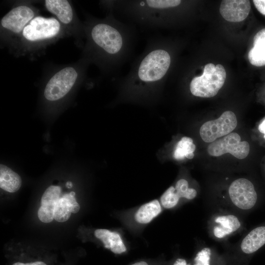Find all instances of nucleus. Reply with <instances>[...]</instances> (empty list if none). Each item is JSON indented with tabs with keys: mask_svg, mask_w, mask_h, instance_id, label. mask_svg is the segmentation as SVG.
Masks as SVG:
<instances>
[{
	"mask_svg": "<svg viewBox=\"0 0 265 265\" xmlns=\"http://www.w3.org/2000/svg\"><path fill=\"white\" fill-rule=\"evenodd\" d=\"M196 146L193 139L189 137H183L177 143L173 153V157L176 160H182L186 158L192 159L194 156V152Z\"/></svg>",
	"mask_w": 265,
	"mask_h": 265,
	"instance_id": "18",
	"label": "nucleus"
},
{
	"mask_svg": "<svg viewBox=\"0 0 265 265\" xmlns=\"http://www.w3.org/2000/svg\"><path fill=\"white\" fill-rule=\"evenodd\" d=\"M248 59L254 66L265 65V49L253 46L248 53Z\"/></svg>",
	"mask_w": 265,
	"mask_h": 265,
	"instance_id": "22",
	"label": "nucleus"
},
{
	"mask_svg": "<svg viewBox=\"0 0 265 265\" xmlns=\"http://www.w3.org/2000/svg\"><path fill=\"white\" fill-rule=\"evenodd\" d=\"M180 200L181 199L176 193L175 187L172 186L161 195L159 201L164 209H171L175 208Z\"/></svg>",
	"mask_w": 265,
	"mask_h": 265,
	"instance_id": "21",
	"label": "nucleus"
},
{
	"mask_svg": "<svg viewBox=\"0 0 265 265\" xmlns=\"http://www.w3.org/2000/svg\"><path fill=\"white\" fill-rule=\"evenodd\" d=\"M253 45L254 47L265 49V28L260 30L255 35Z\"/></svg>",
	"mask_w": 265,
	"mask_h": 265,
	"instance_id": "25",
	"label": "nucleus"
},
{
	"mask_svg": "<svg viewBox=\"0 0 265 265\" xmlns=\"http://www.w3.org/2000/svg\"><path fill=\"white\" fill-rule=\"evenodd\" d=\"M172 45L160 35L149 38L144 50L133 60L124 77L123 89L143 93L160 89L172 65Z\"/></svg>",
	"mask_w": 265,
	"mask_h": 265,
	"instance_id": "2",
	"label": "nucleus"
},
{
	"mask_svg": "<svg viewBox=\"0 0 265 265\" xmlns=\"http://www.w3.org/2000/svg\"><path fill=\"white\" fill-rule=\"evenodd\" d=\"M241 226L239 219L233 214L218 215L214 218L211 232L216 239H223L237 231Z\"/></svg>",
	"mask_w": 265,
	"mask_h": 265,
	"instance_id": "11",
	"label": "nucleus"
},
{
	"mask_svg": "<svg viewBox=\"0 0 265 265\" xmlns=\"http://www.w3.org/2000/svg\"><path fill=\"white\" fill-rule=\"evenodd\" d=\"M95 237L100 240L106 248L116 254H121L127 250L125 242L118 232L106 229H97L94 231Z\"/></svg>",
	"mask_w": 265,
	"mask_h": 265,
	"instance_id": "14",
	"label": "nucleus"
},
{
	"mask_svg": "<svg viewBox=\"0 0 265 265\" xmlns=\"http://www.w3.org/2000/svg\"><path fill=\"white\" fill-rule=\"evenodd\" d=\"M79 77V71L74 67L59 70L48 81L44 90L45 98L50 101L61 99L69 93Z\"/></svg>",
	"mask_w": 265,
	"mask_h": 265,
	"instance_id": "5",
	"label": "nucleus"
},
{
	"mask_svg": "<svg viewBox=\"0 0 265 265\" xmlns=\"http://www.w3.org/2000/svg\"><path fill=\"white\" fill-rule=\"evenodd\" d=\"M89 60L108 73L119 70L132 57L137 40L135 25L109 12L104 19H90L85 27Z\"/></svg>",
	"mask_w": 265,
	"mask_h": 265,
	"instance_id": "1",
	"label": "nucleus"
},
{
	"mask_svg": "<svg viewBox=\"0 0 265 265\" xmlns=\"http://www.w3.org/2000/svg\"><path fill=\"white\" fill-rule=\"evenodd\" d=\"M46 8L53 14L62 25L69 26L74 21L73 8L69 1L66 0H46Z\"/></svg>",
	"mask_w": 265,
	"mask_h": 265,
	"instance_id": "13",
	"label": "nucleus"
},
{
	"mask_svg": "<svg viewBox=\"0 0 265 265\" xmlns=\"http://www.w3.org/2000/svg\"><path fill=\"white\" fill-rule=\"evenodd\" d=\"M72 183L71 182H67L66 184V186L68 188H71L72 187Z\"/></svg>",
	"mask_w": 265,
	"mask_h": 265,
	"instance_id": "31",
	"label": "nucleus"
},
{
	"mask_svg": "<svg viewBox=\"0 0 265 265\" xmlns=\"http://www.w3.org/2000/svg\"><path fill=\"white\" fill-rule=\"evenodd\" d=\"M251 9L248 0H224L221 2L219 11L226 21L238 22L248 16Z\"/></svg>",
	"mask_w": 265,
	"mask_h": 265,
	"instance_id": "10",
	"label": "nucleus"
},
{
	"mask_svg": "<svg viewBox=\"0 0 265 265\" xmlns=\"http://www.w3.org/2000/svg\"><path fill=\"white\" fill-rule=\"evenodd\" d=\"M228 195L232 204L242 211L252 209L258 200L253 183L245 178H239L232 182L228 189Z\"/></svg>",
	"mask_w": 265,
	"mask_h": 265,
	"instance_id": "9",
	"label": "nucleus"
},
{
	"mask_svg": "<svg viewBox=\"0 0 265 265\" xmlns=\"http://www.w3.org/2000/svg\"><path fill=\"white\" fill-rule=\"evenodd\" d=\"M175 191L181 199L191 200L197 196V192L195 189L189 187L188 181L184 179L178 180L175 186Z\"/></svg>",
	"mask_w": 265,
	"mask_h": 265,
	"instance_id": "20",
	"label": "nucleus"
},
{
	"mask_svg": "<svg viewBox=\"0 0 265 265\" xmlns=\"http://www.w3.org/2000/svg\"><path fill=\"white\" fill-rule=\"evenodd\" d=\"M258 129L261 133L264 134V138H265V118L259 125Z\"/></svg>",
	"mask_w": 265,
	"mask_h": 265,
	"instance_id": "29",
	"label": "nucleus"
},
{
	"mask_svg": "<svg viewBox=\"0 0 265 265\" xmlns=\"http://www.w3.org/2000/svg\"><path fill=\"white\" fill-rule=\"evenodd\" d=\"M61 191L60 186H51L44 192L38 211V218L42 222L50 223L54 219V208Z\"/></svg>",
	"mask_w": 265,
	"mask_h": 265,
	"instance_id": "12",
	"label": "nucleus"
},
{
	"mask_svg": "<svg viewBox=\"0 0 265 265\" xmlns=\"http://www.w3.org/2000/svg\"><path fill=\"white\" fill-rule=\"evenodd\" d=\"M237 124L235 114L231 111H226L217 119L203 124L200 128V135L204 141L212 143L218 138L230 133Z\"/></svg>",
	"mask_w": 265,
	"mask_h": 265,
	"instance_id": "8",
	"label": "nucleus"
},
{
	"mask_svg": "<svg viewBox=\"0 0 265 265\" xmlns=\"http://www.w3.org/2000/svg\"><path fill=\"white\" fill-rule=\"evenodd\" d=\"M212 255L210 248H202L196 253L193 260V265H212Z\"/></svg>",
	"mask_w": 265,
	"mask_h": 265,
	"instance_id": "23",
	"label": "nucleus"
},
{
	"mask_svg": "<svg viewBox=\"0 0 265 265\" xmlns=\"http://www.w3.org/2000/svg\"><path fill=\"white\" fill-rule=\"evenodd\" d=\"M22 185V179L16 172L5 165H0V187L9 192L18 191Z\"/></svg>",
	"mask_w": 265,
	"mask_h": 265,
	"instance_id": "17",
	"label": "nucleus"
},
{
	"mask_svg": "<svg viewBox=\"0 0 265 265\" xmlns=\"http://www.w3.org/2000/svg\"><path fill=\"white\" fill-rule=\"evenodd\" d=\"M162 208L160 201L157 199L143 204L133 212V221L138 225L148 224L161 213Z\"/></svg>",
	"mask_w": 265,
	"mask_h": 265,
	"instance_id": "16",
	"label": "nucleus"
},
{
	"mask_svg": "<svg viewBox=\"0 0 265 265\" xmlns=\"http://www.w3.org/2000/svg\"><path fill=\"white\" fill-rule=\"evenodd\" d=\"M132 265H148V263L145 261H139L136 262Z\"/></svg>",
	"mask_w": 265,
	"mask_h": 265,
	"instance_id": "30",
	"label": "nucleus"
},
{
	"mask_svg": "<svg viewBox=\"0 0 265 265\" xmlns=\"http://www.w3.org/2000/svg\"><path fill=\"white\" fill-rule=\"evenodd\" d=\"M226 77V71L222 65L207 64L204 67L202 75L195 76L190 80V91L196 97H212L223 86Z\"/></svg>",
	"mask_w": 265,
	"mask_h": 265,
	"instance_id": "3",
	"label": "nucleus"
},
{
	"mask_svg": "<svg viewBox=\"0 0 265 265\" xmlns=\"http://www.w3.org/2000/svg\"><path fill=\"white\" fill-rule=\"evenodd\" d=\"M253 2L257 10L265 15V0H254Z\"/></svg>",
	"mask_w": 265,
	"mask_h": 265,
	"instance_id": "26",
	"label": "nucleus"
},
{
	"mask_svg": "<svg viewBox=\"0 0 265 265\" xmlns=\"http://www.w3.org/2000/svg\"><path fill=\"white\" fill-rule=\"evenodd\" d=\"M250 146L246 141H241L238 134L230 133L212 142L208 147L209 154L213 157H219L230 153L238 159H243L249 154Z\"/></svg>",
	"mask_w": 265,
	"mask_h": 265,
	"instance_id": "7",
	"label": "nucleus"
},
{
	"mask_svg": "<svg viewBox=\"0 0 265 265\" xmlns=\"http://www.w3.org/2000/svg\"><path fill=\"white\" fill-rule=\"evenodd\" d=\"M62 25L54 17L35 16L24 28L20 36L28 45L42 44L59 36Z\"/></svg>",
	"mask_w": 265,
	"mask_h": 265,
	"instance_id": "4",
	"label": "nucleus"
},
{
	"mask_svg": "<svg viewBox=\"0 0 265 265\" xmlns=\"http://www.w3.org/2000/svg\"><path fill=\"white\" fill-rule=\"evenodd\" d=\"M62 196L68 199L71 207L72 212L74 213H77L80 210V206L76 201L75 192L71 191L69 193L64 194Z\"/></svg>",
	"mask_w": 265,
	"mask_h": 265,
	"instance_id": "24",
	"label": "nucleus"
},
{
	"mask_svg": "<svg viewBox=\"0 0 265 265\" xmlns=\"http://www.w3.org/2000/svg\"><path fill=\"white\" fill-rule=\"evenodd\" d=\"M12 265H47L45 263L41 261H37L31 263H15Z\"/></svg>",
	"mask_w": 265,
	"mask_h": 265,
	"instance_id": "27",
	"label": "nucleus"
},
{
	"mask_svg": "<svg viewBox=\"0 0 265 265\" xmlns=\"http://www.w3.org/2000/svg\"><path fill=\"white\" fill-rule=\"evenodd\" d=\"M173 265H190L187 261L183 258H178L174 262Z\"/></svg>",
	"mask_w": 265,
	"mask_h": 265,
	"instance_id": "28",
	"label": "nucleus"
},
{
	"mask_svg": "<svg viewBox=\"0 0 265 265\" xmlns=\"http://www.w3.org/2000/svg\"><path fill=\"white\" fill-rule=\"evenodd\" d=\"M71 213L68 199L63 196L59 198L55 206L54 219L58 222H65L69 219Z\"/></svg>",
	"mask_w": 265,
	"mask_h": 265,
	"instance_id": "19",
	"label": "nucleus"
},
{
	"mask_svg": "<svg viewBox=\"0 0 265 265\" xmlns=\"http://www.w3.org/2000/svg\"><path fill=\"white\" fill-rule=\"evenodd\" d=\"M265 244V226L256 227L241 240L239 248L246 255H251Z\"/></svg>",
	"mask_w": 265,
	"mask_h": 265,
	"instance_id": "15",
	"label": "nucleus"
},
{
	"mask_svg": "<svg viewBox=\"0 0 265 265\" xmlns=\"http://www.w3.org/2000/svg\"><path fill=\"white\" fill-rule=\"evenodd\" d=\"M36 10L26 4L15 6L3 16L0 29L10 36H20L26 26L36 16Z\"/></svg>",
	"mask_w": 265,
	"mask_h": 265,
	"instance_id": "6",
	"label": "nucleus"
}]
</instances>
